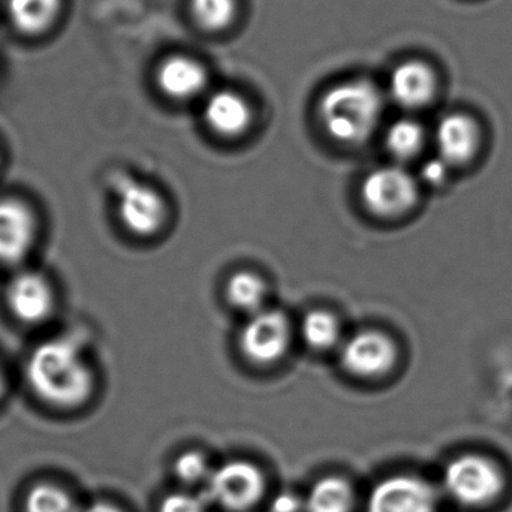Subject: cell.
<instances>
[{"mask_svg":"<svg viewBox=\"0 0 512 512\" xmlns=\"http://www.w3.org/2000/svg\"><path fill=\"white\" fill-rule=\"evenodd\" d=\"M62 0H8L6 12L18 32L38 35L56 21Z\"/></svg>","mask_w":512,"mask_h":512,"instance_id":"16","label":"cell"},{"mask_svg":"<svg viewBox=\"0 0 512 512\" xmlns=\"http://www.w3.org/2000/svg\"><path fill=\"white\" fill-rule=\"evenodd\" d=\"M207 81L209 75L203 63L183 54L167 57L156 71L159 89L174 101L197 98L206 89Z\"/></svg>","mask_w":512,"mask_h":512,"instance_id":"12","label":"cell"},{"mask_svg":"<svg viewBox=\"0 0 512 512\" xmlns=\"http://www.w3.org/2000/svg\"><path fill=\"white\" fill-rule=\"evenodd\" d=\"M354 504V490L348 481L340 477H324L307 493L304 512H352Z\"/></svg>","mask_w":512,"mask_h":512,"instance_id":"17","label":"cell"},{"mask_svg":"<svg viewBox=\"0 0 512 512\" xmlns=\"http://www.w3.org/2000/svg\"><path fill=\"white\" fill-rule=\"evenodd\" d=\"M417 198L418 186L414 177L397 165L376 168L361 185L364 206L378 218H396L409 212Z\"/></svg>","mask_w":512,"mask_h":512,"instance_id":"8","label":"cell"},{"mask_svg":"<svg viewBox=\"0 0 512 512\" xmlns=\"http://www.w3.org/2000/svg\"><path fill=\"white\" fill-rule=\"evenodd\" d=\"M9 315L26 327H39L53 318L59 304L56 286L36 268L20 267L11 274L3 291Z\"/></svg>","mask_w":512,"mask_h":512,"instance_id":"3","label":"cell"},{"mask_svg":"<svg viewBox=\"0 0 512 512\" xmlns=\"http://www.w3.org/2000/svg\"><path fill=\"white\" fill-rule=\"evenodd\" d=\"M6 388H8V378H6L5 370H3L2 364H0V400L5 396Z\"/></svg>","mask_w":512,"mask_h":512,"instance_id":"28","label":"cell"},{"mask_svg":"<svg viewBox=\"0 0 512 512\" xmlns=\"http://www.w3.org/2000/svg\"><path fill=\"white\" fill-rule=\"evenodd\" d=\"M204 487L203 496L209 504L228 511H245L264 495L265 480L254 463L231 460L213 469Z\"/></svg>","mask_w":512,"mask_h":512,"instance_id":"6","label":"cell"},{"mask_svg":"<svg viewBox=\"0 0 512 512\" xmlns=\"http://www.w3.org/2000/svg\"><path fill=\"white\" fill-rule=\"evenodd\" d=\"M366 512H438V495L423 478L393 475L373 487Z\"/></svg>","mask_w":512,"mask_h":512,"instance_id":"10","label":"cell"},{"mask_svg":"<svg viewBox=\"0 0 512 512\" xmlns=\"http://www.w3.org/2000/svg\"><path fill=\"white\" fill-rule=\"evenodd\" d=\"M39 240V218L23 198L0 197V267H23Z\"/></svg>","mask_w":512,"mask_h":512,"instance_id":"7","label":"cell"},{"mask_svg":"<svg viewBox=\"0 0 512 512\" xmlns=\"http://www.w3.org/2000/svg\"><path fill=\"white\" fill-rule=\"evenodd\" d=\"M26 512H80L74 498L62 487L54 484H38L27 493L24 501Z\"/></svg>","mask_w":512,"mask_h":512,"instance_id":"22","label":"cell"},{"mask_svg":"<svg viewBox=\"0 0 512 512\" xmlns=\"http://www.w3.org/2000/svg\"><path fill=\"white\" fill-rule=\"evenodd\" d=\"M240 349L252 363L268 366L288 351L291 325L288 316L279 310L262 309L252 313L240 333Z\"/></svg>","mask_w":512,"mask_h":512,"instance_id":"9","label":"cell"},{"mask_svg":"<svg viewBox=\"0 0 512 512\" xmlns=\"http://www.w3.org/2000/svg\"><path fill=\"white\" fill-rule=\"evenodd\" d=\"M448 167L450 165L438 156V158L430 159V161L423 165L421 177L429 185H441L447 179Z\"/></svg>","mask_w":512,"mask_h":512,"instance_id":"25","label":"cell"},{"mask_svg":"<svg viewBox=\"0 0 512 512\" xmlns=\"http://www.w3.org/2000/svg\"><path fill=\"white\" fill-rule=\"evenodd\" d=\"M114 192L117 218L128 233L152 237L161 231L168 209L164 197L155 188L128 177H117Z\"/></svg>","mask_w":512,"mask_h":512,"instance_id":"5","label":"cell"},{"mask_svg":"<svg viewBox=\"0 0 512 512\" xmlns=\"http://www.w3.org/2000/svg\"><path fill=\"white\" fill-rule=\"evenodd\" d=\"M442 484L454 501L468 507H480L502 492L504 477L492 460L468 454L448 463Z\"/></svg>","mask_w":512,"mask_h":512,"instance_id":"4","label":"cell"},{"mask_svg":"<svg viewBox=\"0 0 512 512\" xmlns=\"http://www.w3.org/2000/svg\"><path fill=\"white\" fill-rule=\"evenodd\" d=\"M423 144V126L414 119L397 120L388 128L385 135V147L399 161L417 156Z\"/></svg>","mask_w":512,"mask_h":512,"instance_id":"20","label":"cell"},{"mask_svg":"<svg viewBox=\"0 0 512 512\" xmlns=\"http://www.w3.org/2000/svg\"><path fill=\"white\" fill-rule=\"evenodd\" d=\"M203 116L215 134L224 138H237L251 126L252 108L240 93L219 90L207 98Z\"/></svg>","mask_w":512,"mask_h":512,"instance_id":"14","label":"cell"},{"mask_svg":"<svg viewBox=\"0 0 512 512\" xmlns=\"http://www.w3.org/2000/svg\"><path fill=\"white\" fill-rule=\"evenodd\" d=\"M177 478L186 484L204 483L209 480L212 469L203 454L198 451H188L177 457L174 463Z\"/></svg>","mask_w":512,"mask_h":512,"instance_id":"23","label":"cell"},{"mask_svg":"<svg viewBox=\"0 0 512 512\" xmlns=\"http://www.w3.org/2000/svg\"><path fill=\"white\" fill-rule=\"evenodd\" d=\"M438 81L427 63L408 60L393 69L390 77V93L403 108L417 110L432 101Z\"/></svg>","mask_w":512,"mask_h":512,"instance_id":"13","label":"cell"},{"mask_svg":"<svg viewBox=\"0 0 512 512\" xmlns=\"http://www.w3.org/2000/svg\"><path fill=\"white\" fill-rule=\"evenodd\" d=\"M439 158L448 165L463 164L477 152L478 126L465 114H450L438 123L435 134Z\"/></svg>","mask_w":512,"mask_h":512,"instance_id":"15","label":"cell"},{"mask_svg":"<svg viewBox=\"0 0 512 512\" xmlns=\"http://www.w3.org/2000/svg\"><path fill=\"white\" fill-rule=\"evenodd\" d=\"M27 387L36 399L56 409H77L92 399L96 373L83 346L72 336L42 340L24 366Z\"/></svg>","mask_w":512,"mask_h":512,"instance_id":"1","label":"cell"},{"mask_svg":"<svg viewBox=\"0 0 512 512\" xmlns=\"http://www.w3.org/2000/svg\"><path fill=\"white\" fill-rule=\"evenodd\" d=\"M271 512H303L304 499L292 492H282L271 501Z\"/></svg>","mask_w":512,"mask_h":512,"instance_id":"26","label":"cell"},{"mask_svg":"<svg viewBox=\"0 0 512 512\" xmlns=\"http://www.w3.org/2000/svg\"><path fill=\"white\" fill-rule=\"evenodd\" d=\"M237 11V0H191L195 23L209 32L227 30L236 20Z\"/></svg>","mask_w":512,"mask_h":512,"instance_id":"21","label":"cell"},{"mask_svg":"<svg viewBox=\"0 0 512 512\" xmlns=\"http://www.w3.org/2000/svg\"><path fill=\"white\" fill-rule=\"evenodd\" d=\"M340 361L357 378H381L396 364L397 346L384 331H358L343 343Z\"/></svg>","mask_w":512,"mask_h":512,"instance_id":"11","label":"cell"},{"mask_svg":"<svg viewBox=\"0 0 512 512\" xmlns=\"http://www.w3.org/2000/svg\"><path fill=\"white\" fill-rule=\"evenodd\" d=\"M265 297L267 285L254 271H239L228 280L227 298L236 309L245 310L252 315L262 310Z\"/></svg>","mask_w":512,"mask_h":512,"instance_id":"18","label":"cell"},{"mask_svg":"<svg viewBox=\"0 0 512 512\" xmlns=\"http://www.w3.org/2000/svg\"><path fill=\"white\" fill-rule=\"evenodd\" d=\"M339 319L327 310L316 309L307 313L301 322V336L310 348L325 351L333 348L340 339Z\"/></svg>","mask_w":512,"mask_h":512,"instance_id":"19","label":"cell"},{"mask_svg":"<svg viewBox=\"0 0 512 512\" xmlns=\"http://www.w3.org/2000/svg\"><path fill=\"white\" fill-rule=\"evenodd\" d=\"M80 512H123L110 502L98 501L80 508Z\"/></svg>","mask_w":512,"mask_h":512,"instance_id":"27","label":"cell"},{"mask_svg":"<svg viewBox=\"0 0 512 512\" xmlns=\"http://www.w3.org/2000/svg\"><path fill=\"white\" fill-rule=\"evenodd\" d=\"M0 167H2V155H0Z\"/></svg>","mask_w":512,"mask_h":512,"instance_id":"29","label":"cell"},{"mask_svg":"<svg viewBox=\"0 0 512 512\" xmlns=\"http://www.w3.org/2000/svg\"><path fill=\"white\" fill-rule=\"evenodd\" d=\"M384 99L369 80H348L328 89L319 101L322 128L331 140L357 146L369 140L381 119Z\"/></svg>","mask_w":512,"mask_h":512,"instance_id":"2","label":"cell"},{"mask_svg":"<svg viewBox=\"0 0 512 512\" xmlns=\"http://www.w3.org/2000/svg\"><path fill=\"white\" fill-rule=\"evenodd\" d=\"M209 502L203 495L179 492L168 495L162 501L159 512H207Z\"/></svg>","mask_w":512,"mask_h":512,"instance_id":"24","label":"cell"}]
</instances>
